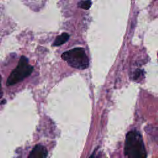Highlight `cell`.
<instances>
[{"label":"cell","instance_id":"1","mask_svg":"<svg viewBox=\"0 0 158 158\" xmlns=\"http://www.w3.org/2000/svg\"><path fill=\"white\" fill-rule=\"evenodd\" d=\"M124 153L130 158H144L147 156L142 136L137 131L132 130L127 134Z\"/></svg>","mask_w":158,"mask_h":158},{"label":"cell","instance_id":"2","mask_svg":"<svg viewBox=\"0 0 158 158\" xmlns=\"http://www.w3.org/2000/svg\"><path fill=\"white\" fill-rule=\"evenodd\" d=\"M61 57L72 67L84 70L89 66V59L83 48H75L64 52Z\"/></svg>","mask_w":158,"mask_h":158},{"label":"cell","instance_id":"3","mask_svg":"<svg viewBox=\"0 0 158 158\" xmlns=\"http://www.w3.org/2000/svg\"><path fill=\"white\" fill-rule=\"evenodd\" d=\"M33 70V67L28 63V59L22 56L17 67L11 72L6 82L7 86L14 85L28 77Z\"/></svg>","mask_w":158,"mask_h":158},{"label":"cell","instance_id":"4","mask_svg":"<svg viewBox=\"0 0 158 158\" xmlns=\"http://www.w3.org/2000/svg\"><path fill=\"white\" fill-rule=\"evenodd\" d=\"M48 156V151L46 148L41 144L34 147L30 152L28 157L30 158H45Z\"/></svg>","mask_w":158,"mask_h":158},{"label":"cell","instance_id":"5","mask_svg":"<svg viewBox=\"0 0 158 158\" xmlns=\"http://www.w3.org/2000/svg\"><path fill=\"white\" fill-rule=\"evenodd\" d=\"M69 37H70V36L68 33H62L60 35L58 36L56 38L55 41L53 43V46H60V45L65 43L69 40Z\"/></svg>","mask_w":158,"mask_h":158},{"label":"cell","instance_id":"6","mask_svg":"<svg viewBox=\"0 0 158 158\" xmlns=\"http://www.w3.org/2000/svg\"><path fill=\"white\" fill-rule=\"evenodd\" d=\"M91 6V0H82L78 3V7L85 10H88Z\"/></svg>","mask_w":158,"mask_h":158},{"label":"cell","instance_id":"7","mask_svg":"<svg viewBox=\"0 0 158 158\" xmlns=\"http://www.w3.org/2000/svg\"><path fill=\"white\" fill-rule=\"evenodd\" d=\"M141 73H142V71H141V70H138L135 73L133 78H134L135 80L138 78L139 77V76L141 75Z\"/></svg>","mask_w":158,"mask_h":158},{"label":"cell","instance_id":"8","mask_svg":"<svg viewBox=\"0 0 158 158\" xmlns=\"http://www.w3.org/2000/svg\"><path fill=\"white\" fill-rule=\"evenodd\" d=\"M2 95V87H1V77L0 75V98H1Z\"/></svg>","mask_w":158,"mask_h":158}]
</instances>
